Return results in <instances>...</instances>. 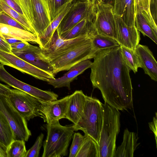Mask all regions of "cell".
<instances>
[{
    "instance_id": "1",
    "label": "cell",
    "mask_w": 157,
    "mask_h": 157,
    "mask_svg": "<svg viewBox=\"0 0 157 157\" xmlns=\"http://www.w3.org/2000/svg\"><path fill=\"white\" fill-rule=\"evenodd\" d=\"M94 58L90 78L94 88L101 91L105 102L119 110L133 107L131 70L120 46L98 51Z\"/></svg>"
},
{
    "instance_id": "2",
    "label": "cell",
    "mask_w": 157,
    "mask_h": 157,
    "mask_svg": "<svg viewBox=\"0 0 157 157\" xmlns=\"http://www.w3.org/2000/svg\"><path fill=\"white\" fill-rule=\"evenodd\" d=\"M103 121L100 136L99 157H114L116 138L120 128V113L106 103L103 104Z\"/></svg>"
},
{
    "instance_id": "3",
    "label": "cell",
    "mask_w": 157,
    "mask_h": 157,
    "mask_svg": "<svg viewBox=\"0 0 157 157\" xmlns=\"http://www.w3.org/2000/svg\"><path fill=\"white\" fill-rule=\"evenodd\" d=\"M47 135L44 141L42 157H62L68 154V148L75 131L73 124L63 126L57 121L47 124Z\"/></svg>"
},
{
    "instance_id": "4",
    "label": "cell",
    "mask_w": 157,
    "mask_h": 157,
    "mask_svg": "<svg viewBox=\"0 0 157 157\" xmlns=\"http://www.w3.org/2000/svg\"><path fill=\"white\" fill-rule=\"evenodd\" d=\"M103 113V104L98 99L86 95L83 113L77 123L73 124L75 131H82L98 144Z\"/></svg>"
},
{
    "instance_id": "5",
    "label": "cell",
    "mask_w": 157,
    "mask_h": 157,
    "mask_svg": "<svg viewBox=\"0 0 157 157\" xmlns=\"http://www.w3.org/2000/svg\"><path fill=\"white\" fill-rule=\"evenodd\" d=\"M92 40V39L50 59L53 67V74L68 71L81 61L93 58L98 52L94 48Z\"/></svg>"
},
{
    "instance_id": "6",
    "label": "cell",
    "mask_w": 157,
    "mask_h": 157,
    "mask_svg": "<svg viewBox=\"0 0 157 157\" xmlns=\"http://www.w3.org/2000/svg\"><path fill=\"white\" fill-rule=\"evenodd\" d=\"M0 111L7 120L14 135V140L27 141L31 136L26 120L15 109L6 96L0 94Z\"/></svg>"
},
{
    "instance_id": "7",
    "label": "cell",
    "mask_w": 157,
    "mask_h": 157,
    "mask_svg": "<svg viewBox=\"0 0 157 157\" xmlns=\"http://www.w3.org/2000/svg\"><path fill=\"white\" fill-rule=\"evenodd\" d=\"M93 22L94 27L100 35L117 39V29L113 6L98 1Z\"/></svg>"
},
{
    "instance_id": "8",
    "label": "cell",
    "mask_w": 157,
    "mask_h": 157,
    "mask_svg": "<svg viewBox=\"0 0 157 157\" xmlns=\"http://www.w3.org/2000/svg\"><path fill=\"white\" fill-rule=\"evenodd\" d=\"M7 97L15 109L27 121L40 117L41 102L35 97L17 89H11Z\"/></svg>"
},
{
    "instance_id": "9",
    "label": "cell",
    "mask_w": 157,
    "mask_h": 157,
    "mask_svg": "<svg viewBox=\"0 0 157 157\" xmlns=\"http://www.w3.org/2000/svg\"><path fill=\"white\" fill-rule=\"evenodd\" d=\"M96 33L79 36L68 40H63L59 36L56 29L48 42L40 48L43 54L49 60L69 50L92 39Z\"/></svg>"
},
{
    "instance_id": "10",
    "label": "cell",
    "mask_w": 157,
    "mask_h": 157,
    "mask_svg": "<svg viewBox=\"0 0 157 157\" xmlns=\"http://www.w3.org/2000/svg\"><path fill=\"white\" fill-rule=\"evenodd\" d=\"M96 6L87 1L74 0L57 30L59 35L75 25L83 19L95 14Z\"/></svg>"
},
{
    "instance_id": "11",
    "label": "cell",
    "mask_w": 157,
    "mask_h": 157,
    "mask_svg": "<svg viewBox=\"0 0 157 157\" xmlns=\"http://www.w3.org/2000/svg\"><path fill=\"white\" fill-rule=\"evenodd\" d=\"M1 63L15 68L38 79L48 82L55 78L53 74L44 71L29 63L12 53L0 49Z\"/></svg>"
},
{
    "instance_id": "12",
    "label": "cell",
    "mask_w": 157,
    "mask_h": 157,
    "mask_svg": "<svg viewBox=\"0 0 157 157\" xmlns=\"http://www.w3.org/2000/svg\"><path fill=\"white\" fill-rule=\"evenodd\" d=\"M0 80L13 88L30 94L41 102L56 100L58 97L53 92L40 89L17 79L7 72L1 63L0 64Z\"/></svg>"
},
{
    "instance_id": "13",
    "label": "cell",
    "mask_w": 157,
    "mask_h": 157,
    "mask_svg": "<svg viewBox=\"0 0 157 157\" xmlns=\"http://www.w3.org/2000/svg\"><path fill=\"white\" fill-rule=\"evenodd\" d=\"M70 95L60 99L41 102L40 109V117L48 124H52L65 118Z\"/></svg>"
},
{
    "instance_id": "14",
    "label": "cell",
    "mask_w": 157,
    "mask_h": 157,
    "mask_svg": "<svg viewBox=\"0 0 157 157\" xmlns=\"http://www.w3.org/2000/svg\"><path fill=\"white\" fill-rule=\"evenodd\" d=\"M11 52L29 63L53 74V67L49 60L43 54L40 47L29 44L22 50H12Z\"/></svg>"
},
{
    "instance_id": "15",
    "label": "cell",
    "mask_w": 157,
    "mask_h": 157,
    "mask_svg": "<svg viewBox=\"0 0 157 157\" xmlns=\"http://www.w3.org/2000/svg\"><path fill=\"white\" fill-rule=\"evenodd\" d=\"M117 37L120 45L135 50L140 40V34L136 26L127 25L119 16L115 14Z\"/></svg>"
},
{
    "instance_id": "16",
    "label": "cell",
    "mask_w": 157,
    "mask_h": 157,
    "mask_svg": "<svg viewBox=\"0 0 157 157\" xmlns=\"http://www.w3.org/2000/svg\"><path fill=\"white\" fill-rule=\"evenodd\" d=\"M35 21V31L39 40L52 19L50 0H32Z\"/></svg>"
},
{
    "instance_id": "17",
    "label": "cell",
    "mask_w": 157,
    "mask_h": 157,
    "mask_svg": "<svg viewBox=\"0 0 157 157\" xmlns=\"http://www.w3.org/2000/svg\"><path fill=\"white\" fill-rule=\"evenodd\" d=\"M92 64V62L89 59L81 61L71 67L63 76L49 80L47 82L48 84L55 88L64 87L70 89L71 82L86 69L90 68Z\"/></svg>"
},
{
    "instance_id": "18",
    "label": "cell",
    "mask_w": 157,
    "mask_h": 157,
    "mask_svg": "<svg viewBox=\"0 0 157 157\" xmlns=\"http://www.w3.org/2000/svg\"><path fill=\"white\" fill-rule=\"evenodd\" d=\"M145 73L153 80L157 81V62L148 47L139 44L135 50Z\"/></svg>"
},
{
    "instance_id": "19",
    "label": "cell",
    "mask_w": 157,
    "mask_h": 157,
    "mask_svg": "<svg viewBox=\"0 0 157 157\" xmlns=\"http://www.w3.org/2000/svg\"><path fill=\"white\" fill-rule=\"evenodd\" d=\"M86 96L81 90H76L70 95L65 118L74 124L77 123L83 113Z\"/></svg>"
},
{
    "instance_id": "20",
    "label": "cell",
    "mask_w": 157,
    "mask_h": 157,
    "mask_svg": "<svg viewBox=\"0 0 157 157\" xmlns=\"http://www.w3.org/2000/svg\"><path fill=\"white\" fill-rule=\"evenodd\" d=\"M113 11L120 16L127 25L136 26V9L134 0H114Z\"/></svg>"
},
{
    "instance_id": "21",
    "label": "cell",
    "mask_w": 157,
    "mask_h": 157,
    "mask_svg": "<svg viewBox=\"0 0 157 157\" xmlns=\"http://www.w3.org/2000/svg\"><path fill=\"white\" fill-rule=\"evenodd\" d=\"M73 1V0H67L60 7L50 24L43 32L39 39V47L42 48L50 39L63 19L70 10Z\"/></svg>"
},
{
    "instance_id": "22",
    "label": "cell",
    "mask_w": 157,
    "mask_h": 157,
    "mask_svg": "<svg viewBox=\"0 0 157 157\" xmlns=\"http://www.w3.org/2000/svg\"><path fill=\"white\" fill-rule=\"evenodd\" d=\"M137 134L130 132L127 128L124 132L123 141L116 149L114 157H132L140 143H138Z\"/></svg>"
},
{
    "instance_id": "23",
    "label": "cell",
    "mask_w": 157,
    "mask_h": 157,
    "mask_svg": "<svg viewBox=\"0 0 157 157\" xmlns=\"http://www.w3.org/2000/svg\"><path fill=\"white\" fill-rule=\"evenodd\" d=\"M95 15L83 19L71 29L62 33L60 37L63 40L71 39L96 32L93 25Z\"/></svg>"
},
{
    "instance_id": "24",
    "label": "cell",
    "mask_w": 157,
    "mask_h": 157,
    "mask_svg": "<svg viewBox=\"0 0 157 157\" xmlns=\"http://www.w3.org/2000/svg\"><path fill=\"white\" fill-rule=\"evenodd\" d=\"M135 22L136 29L139 32L157 44V28L152 24L145 12L137 11Z\"/></svg>"
},
{
    "instance_id": "25",
    "label": "cell",
    "mask_w": 157,
    "mask_h": 157,
    "mask_svg": "<svg viewBox=\"0 0 157 157\" xmlns=\"http://www.w3.org/2000/svg\"><path fill=\"white\" fill-rule=\"evenodd\" d=\"M0 34L16 38L23 41L32 42L40 45L37 36L27 30L8 25L0 24Z\"/></svg>"
},
{
    "instance_id": "26",
    "label": "cell",
    "mask_w": 157,
    "mask_h": 157,
    "mask_svg": "<svg viewBox=\"0 0 157 157\" xmlns=\"http://www.w3.org/2000/svg\"><path fill=\"white\" fill-rule=\"evenodd\" d=\"M14 140L13 131L6 117L0 111V146L7 152Z\"/></svg>"
},
{
    "instance_id": "27",
    "label": "cell",
    "mask_w": 157,
    "mask_h": 157,
    "mask_svg": "<svg viewBox=\"0 0 157 157\" xmlns=\"http://www.w3.org/2000/svg\"><path fill=\"white\" fill-rule=\"evenodd\" d=\"M84 135V140L76 157H99L98 144L89 136Z\"/></svg>"
},
{
    "instance_id": "28",
    "label": "cell",
    "mask_w": 157,
    "mask_h": 157,
    "mask_svg": "<svg viewBox=\"0 0 157 157\" xmlns=\"http://www.w3.org/2000/svg\"><path fill=\"white\" fill-rule=\"evenodd\" d=\"M92 44L97 52L105 49L114 48L120 46L114 39L98 34L97 33L92 37Z\"/></svg>"
},
{
    "instance_id": "29",
    "label": "cell",
    "mask_w": 157,
    "mask_h": 157,
    "mask_svg": "<svg viewBox=\"0 0 157 157\" xmlns=\"http://www.w3.org/2000/svg\"><path fill=\"white\" fill-rule=\"evenodd\" d=\"M121 52L127 65L134 73L141 66L138 56L135 50L120 45Z\"/></svg>"
},
{
    "instance_id": "30",
    "label": "cell",
    "mask_w": 157,
    "mask_h": 157,
    "mask_svg": "<svg viewBox=\"0 0 157 157\" xmlns=\"http://www.w3.org/2000/svg\"><path fill=\"white\" fill-rule=\"evenodd\" d=\"M0 11L7 14L20 24L27 30L36 35L34 30L26 20L8 5L3 0H0Z\"/></svg>"
},
{
    "instance_id": "31",
    "label": "cell",
    "mask_w": 157,
    "mask_h": 157,
    "mask_svg": "<svg viewBox=\"0 0 157 157\" xmlns=\"http://www.w3.org/2000/svg\"><path fill=\"white\" fill-rule=\"evenodd\" d=\"M14 0L21 8L27 21L35 32V21L32 0Z\"/></svg>"
},
{
    "instance_id": "32",
    "label": "cell",
    "mask_w": 157,
    "mask_h": 157,
    "mask_svg": "<svg viewBox=\"0 0 157 157\" xmlns=\"http://www.w3.org/2000/svg\"><path fill=\"white\" fill-rule=\"evenodd\" d=\"M26 151L25 141L14 140L7 150V157H25Z\"/></svg>"
},
{
    "instance_id": "33",
    "label": "cell",
    "mask_w": 157,
    "mask_h": 157,
    "mask_svg": "<svg viewBox=\"0 0 157 157\" xmlns=\"http://www.w3.org/2000/svg\"><path fill=\"white\" fill-rule=\"evenodd\" d=\"M85 138V135H82L79 132L74 133L70 150L69 157H76L77 154L82 146Z\"/></svg>"
},
{
    "instance_id": "34",
    "label": "cell",
    "mask_w": 157,
    "mask_h": 157,
    "mask_svg": "<svg viewBox=\"0 0 157 157\" xmlns=\"http://www.w3.org/2000/svg\"><path fill=\"white\" fill-rule=\"evenodd\" d=\"M44 135L41 133L37 137L33 146L27 151L25 157H38L42 145Z\"/></svg>"
},
{
    "instance_id": "35",
    "label": "cell",
    "mask_w": 157,
    "mask_h": 157,
    "mask_svg": "<svg viewBox=\"0 0 157 157\" xmlns=\"http://www.w3.org/2000/svg\"><path fill=\"white\" fill-rule=\"evenodd\" d=\"M150 0H134L136 9V12L144 11L148 16L151 22L155 27H157L151 16L150 10Z\"/></svg>"
},
{
    "instance_id": "36",
    "label": "cell",
    "mask_w": 157,
    "mask_h": 157,
    "mask_svg": "<svg viewBox=\"0 0 157 157\" xmlns=\"http://www.w3.org/2000/svg\"><path fill=\"white\" fill-rule=\"evenodd\" d=\"M0 24L9 25L27 30L20 24L2 11L0 12Z\"/></svg>"
},
{
    "instance_id": "37",
    "label": "cell",
    "mask_w": 157,
    "mask_h": 157,
    "mask_svg": "<svg viewBox=\"0 0 157 157\" xmlns=\"http://www.w3.org/2000/svg\"><path fill=\"white\" fill-rule=\"evenodd\" d=\"M67 0H51L50 1V13L52 21L55 17L60 7Z\"/></svg>"
},
{
    "instance_id": "38",
    "label": "cell",
    "mask_w": 157,
    "mask_h": 157,
    "mask_svg": "<svg viewBox=\"0 0 157 157\" xmlns=\"http://www.w3.org/2000/svg\"><path fill=\"white\" fill-rule=\"evenodd\" d=\"M149 8L151 16L155 23L157 24V0H150Z\"/></svg>"
},
{
    "instance_id": "39",
    "label": "cell",
    "mask_w": 157,
    "mask_h": 157,
    "mask_svg": "<svg viewBox=\"0 0 157 157\" xmlns=\"http://www.w3.org/2000/svg\"><path fill=\"white\" fill-rule=\"evenodd\" d=\"M3 0L8 5L17 12L26 20L25 15L24 14L22 9L14 0Z\"/></svg>"
},
{
    "instance_id": "40",
    "label": "cell",
    "mask_w": 157,
    "mask_h": 157,
    "mask_svg": "<svg viewBox=\"0 0 157 157\" xmlns=\"http://www.w3.org/2000/svg\"><path fill=\"white\" fill-rule=\"evenodd\" d=\"M157 113H155V116L154 117L153 121L149 123V126L150 129L154 133L157 146Z\"/></svg>"
},
{
    "instance_id": "41",
    "label": "cell",
    "mask_w": 157,
    "mask_h": 157,
    "mask_svg": "<svg viewBox=\"0 0 157 157\" xmlns=\"http://www.w3.org/2000/svg\"><path fill=\"white\" fill-rule=\"evenodd\" d=\"M0 36L10 45L23 41L19 39L3 34H0Z\"/></svg>"
},
{
    "instance_id": "42",
    "label": "cell",
    "mask_w": 157,
    "mask_h": 157,
    "mask_svg": "<svg viewBox=\"0 0 157 157\" xmlns=\"http://www.w3.org/2000/svg\"><path fill=\"white\" fill-rule=\"evenodd\" d=\"M29 44L28 42L23 41L10 45L12 50H21L25 48Z\"/></svg>"
},
{
    "instance_id": "43",
    "label": "cell",
    "mask_w": 157,
    "mask_h": 157,
    "mask_svg": "<svg viewBox=\"0 0 157 157\" xmlns=\"http://www.w3.org/2000/svg\"><path fill=\"white\" fill-rule=\"evenodd\" d=\"M0 49L7 52L12 53L10 45L0 36Z\"/></svg>"
},
{
    "instance_id": "44",
    "label": "cell",
    "mask_w": 157,
    "mask_h": 157,
    "mask_svg": "<svg viewBox=\"0 0 157 157\" xmlns=\"http://www.w3.org/2000/svg\"><path fill=\"white\" fill-rule=\"evenodd\" d=\"M11 90V89L8 86L0 83V94L7 96Z\"/></svg>"
},
{
    "instance_id": "45",
    "label": "cell",
    "mask_w": 157,
    "mask_h": 157,
    "mask_svg": "<svg viewBox=\"0 0 157 157\" xmlns=\"http://www.w3.org/2000/svg\"><path fill=\"white\" fill-rule=\"evenodd\" d=\"M114 0H98L104 4H108L113 6Z\"/></svg>"
},
{
    "instance_id": "46",
    "label": "cell",
    "mask_w": 157,
    "mask_h": 157,
    "mask_svg": "<svg viewBox=\"0 0 157 157\" xmlns=\"http://www.w3.org/2000/svg\"><path fill=\"white\" fill-rule=\"evenodd\" d=\"M0 157H7V152L0 146Z\"/></svg>"
},
{
    "instance_id": "47",
    "label": "cell",
    "mask_w": 157,
    "mask_h": 157,
    "mask_svg": "<svg viewBox=\"0 0 157 157\" xmlns=\"http://www.w3.org/2000/svg\"><path fill=\"white\" fill-rule=\"evenodd\" d=\"M87 1L93 4L96 5L98 3V0H87Z\"/></svg>"
},
{
    "instance_id": "48",
    "label": "cell",
    "mask_w": 157,
    "mask_h": 157,
    "mask_svg": "<svg viewBox=\"0 0 157 157\" xmlns=\"http://www.w3.org/2000/svg\"><path fill=\"white\" fill-rule=\"evenodd\" d=\"M73 1H74V0H80V1H87V0H73Z\"/></svg>"
},
{
    "instance_id": "49",
    "label": "cell",
    "mask_w": 157,
    "mask_h": 157,
    "mask_svg": "<svg viewBox=\"0 0 157 157\" xmlns=\"http://www.w3.org/2000/svg\"><path fill=\"white\" fill-rule=\"evenodd\" d=\"M51 0H50V1H51Z\"/></svg>"
}]
</instances>
